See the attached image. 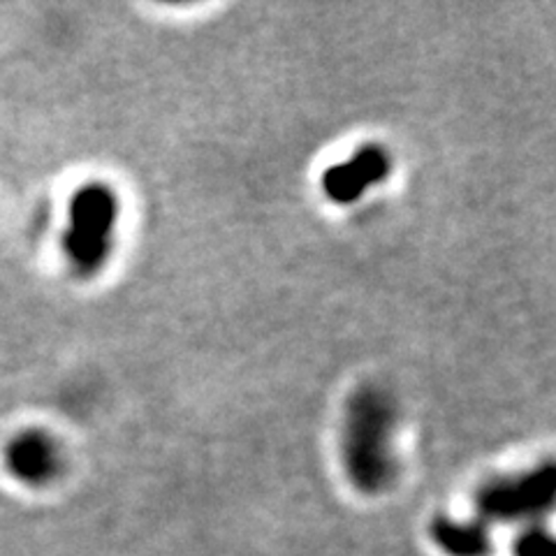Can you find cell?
I'll use <instances>...</instances> for the list:
<instances>
[{
	"instance_id": "6da1fadb",
	"label": "cell",
	"mask_w": 556,
	"mask_h": 556,
	"mask_svg": "<svg viewBox=\"0 0 556 556\" xmlns=\"http://www.w3.org/2000/svg\"><path fill=\"white\" fill-rule=\"evenodd\" d=\"M394 427L396 408L386 392L362 388L351 396L343 422V466L362 494H380L394 482Z\"/></svg>"
},
{
	"instance_id": "7a4b0ae2",
	"label": "cell",
	"mask_w": 556,
	"mask_h": 556,
	"mask_svg": "<svg viewBox=\"0 0 556 556\" xmlns=\"http://www.w3.org/2000/svg\"><path fill=\"white\" fill-rule=\"evenodd\" d=\"M118 223V198L110 186L86 184L70 200L63 251L81 276L98 274L110 260Z\"/></svg>"
},
{
	"instance_id": "3957f363",
	"label": "cell",
	"mask_w": 556,
	"mask_h": 556,
	"mask_svg": "<svg viewBox=\"0 0 556 556\" xmlns=\"http://www.w3.org/2000/svg\"><path fill=\"white\" fill-rule=\"evenodd\" d=\"M556 496V468L545 464L531 473L496 480L478 494V510L484 521H519L545 515Z\"/></svg>"
},
{
	"instance_id": "277c9868",
	"label": "cell",
	"mask_w": 556,
	"mask_h": 556,
	"mask_svg": "<svg viewBox=\"0 0 556 556\" xmlns=\"http://www.w3.org/2000/svg\"><path fill=\"white\" fill-rule=\"evenodd\" d=\"M392 169L390 155L380 147H364L351 159L329 167L323 177L325 195L337 204L359 200L369 188L388 179Z\"/></svg>"
},
{
	"instance_id": "5b68a950",
	"label": "cell",
	"mask_w": 556,
	"mask_h": 556,
	"mask_svg": "<svg viewBox=\"0 0 556 556\" xmlns=\"http://www.w3.org/2000/svg\"><path fill=\"white\" fill-rule=\"evenodd\" d=\"M5 462L10 473L24 484H47L59 476L61 452L59 445L42 431H26L16 437L8 452Z\"/></svg>"
},
{
	"instance_id": "8992f818",
	"label": "cell",
	"mask_w": 556,
	"mask_h": 556,
	"mask_svg": "<svg viewBox=\"0 0 556 556\" xmlns=\"http://www.w3.org/2000/svg\"><path fill=\"white\" fill-rule=\"evenodd\" d=\"M431 541L445 556H490L492 533L482 519L457 521L439 517L431 525Z\"/></svg>"
},
{
	"instance_id": "52a82bcc",
	"label": "cell",
	"mask_w": 556,
	"mask_h": 556,
	"mask_svg": "<svg viewBox=\"0 0 556 556\" xmlns=\"http://www.w3.org/2000/svg\"><path fill=\"white\" fill-rule=\"evenodd\" d=\"M515 556H556L552 533L543 529H529L515 541Z\"/></svg>"
}]
</instances>
